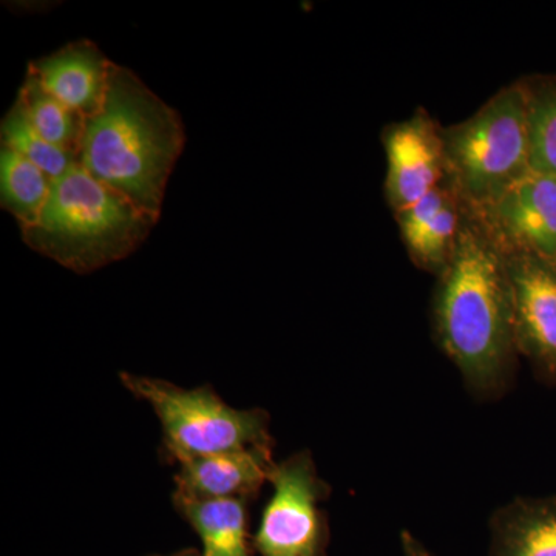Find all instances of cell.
Instances as JSON below:
<instances>
[{
    "mask_svg": "<svg viewBox=\"0 0 556 556\" xmlns=\"http://www.w3.org/2000/svg\"><path fill=\"white\" fill-rule=\"evenodd\" d=\"M433 325L468 393L495 401L510 390L519 354L506 263L468 207L455 251L439 276Z\"/></svg>",
    "mask_w": 556,
    "mask_h": 556,
    "instance_id": "6da1fadb",
    "label": "cell"
},
{
    "mask_svg": "<svg viewBox=\"0 0 556 556\" xmlns=\"http://www.w3.org/2000/svg\"><path fill=\"white\" fill-rule=\"evenodd\" d=\"M181 116L135 75L112 64L101 109L84 119L78 164L102 185L160 218L182 149Z\"/></svg>",
    "mask_w": 556,
    "mask_h": 556,
    "instance_id": "7a4b0ae2",
    "label": "cell"
},
{
    "mask_svg": "<svg viewBox=\"0 0 556 556\" xmlns=\"http://www.w3.org/2000/svg\"><path fill=\"white\" fill-rule=\"evenodd\" d=\"M156 222L75 164L51 179L39 217L21 232L33 251L76 274H90L134 254Z\"/></svg>",
    "mask_w": 556,
    "mask_h": 556,
    "instance_id": "3957f363",
    "label": "cell"
},
{
    "mask_svg": "<svg viewBox=\"0 0 556 556\" xmlns=\"http://www.w3.org/2000/svg\"><path fill=\"white\" fill-rule=\"evenodd\" d=\"M447 178L471 212L495 203L532 172L521 80L497 91L471 118L442 130Z\"/></svg>",
    "mask_w": 556,
    "mask_h": 556,
    "instance_id": "277c9868",
    "label": "cell"
},
{
    "mask_svg": "<svg viewBox=\"0 0 556 556\" xmlns=\"http://www.w3.org/2000/svg\"><path fill=\"white\" fill-rule=\"evenodd\" d=\"M121 382L148 402L163 427V456L170 464L189 457L255 447L274 448L270 417L262 408L237 409L214 388L186 390L166 380L121 372Z\"/></svg>",
    "mask_w": 556,
    "mask_h": 556,
    "instance_id": "5b68a950",
    "label": "cell"
},
{
    "mask_svg": "<svg viewBox=\"0 0 556 556\" xmlns=\"http://www.w3.org/2000/svg\"><path fill=\"white\" fill-rule=\"evenodd\" d=\"M270 495L252 547L262 556H327L329 521L321 504L331 485L318 475L308 450L294 453L270 470Z\"/></svg>",
    "mask_w": 556,
    "mask_h": 556,
    "instance_id": "8992f818",
    "label": "cell"
},
{
    "mask_svg": "<svg viewBox=\"0 0 556 556\" xmlns=\"http://www.w3.org/2000/svg\"><path fill=\"white\" fill-rule=\"evenodd\" d=\"M514 305L515 339L543 382L556 386V263L501 249Z\"/></svg>",
    "mask_w": 556,
    "mask_h": 556,
    "instance_id": "52a82bcc",
    "label": "cell"
},
{
    "mask_svg": "<svg viewBox=\"0 0 556 556\" xmlns=\"http://www.w3.org/2000/svg\"><path fill=\"white\" fill-rule=\"evenodd\" d=\"M501 249L556 263V178L532 170L479 212H471Z\"/></svg>",
    "mask_w": 556,
    "mask_h": 556,
    "instance_id": "ba28073f",
    "label": "cell"
},
{
    "mask_svg": "<svg viewBox=\"0 0 556 556\" xmlns=\"http://www.w3.org/2000/svg\"><path fill=\"white\" fill-rule=\"evenodd\" d=\"M383 146L388 203L396 214L447 181L442 130L426 113L393 124L386 131Z\"/></svg>",
    "mask_w": 556,
    "mask_h": 556,
    "instance_id": "9c48e42d",
    "label": "cell"
},
{
    "mask_svg": "<svg viewBox=\"0 0 556 556\" xmlns=\"http://www.w3.org/2000/svg\"><path fill=\"white\" fill-rule=\"evenodd\" d=\"M273 450L255 447L179 460L177 495L195 500H257L276 466Z\"/></svg>",
    "mask_w": 556,
    "mask_h": 556,
    "instance_id": "30bf717a",
    "label": "cell"
},
{
    "mask_svg": "<svg viewBox=\"0 0 556 556\" xmlns=\"http://www.w3.org/2000/svg\"><path fill=\"white\" fill-rule=\"evenodd\" d=\"M466 204L447 181L412 206L397 212L399 228L413 262L441 276L455 251Z\"/></svg>",
    "mask_w": 556,
    "mask_h": 556,
    "instance_id": "8fae6325",
    "label": "cell"
},
{
    "mask_svg": "<svg viewBox=\"0 0 556 556\" xmlns=\"http://www.w3.org/2000/svg\"><path fill=\"white\" fill-rule=\"evenodd\" d=\"M112 64L97 43L78 40L30 62L28 73L58 101L86 119L104 102Z\"/></svg>",
    "mask_w": 556,
    "mask_h": 556,
    "instance_id": "7c38bea8",
    "label": "cell"
},
{
    "mask_svg": "<svg viewBox=\"0 0 556 556\" xmlns=\"http://www.w3.org/2000/svg\"><path fill=\"white\" fill-rule=\"evenodd\" d=\"M489 556H556V496H518L493 511Z\"/></svg>",
    "mask_w": 556,
    "mask_h": 556,
    "instance_id": "4fadbf2b",
    "label": "cell"
},
{
    "mask_svg": "<svg viewBox=\"0 0 556 556\" xmlns=\"http://www.w3.org/2000/svg\"><path fill=\"white\" fill-rule=\"evenodd\" d=\"M179 517L189 522L203 543L204 556H252L249 501L195 500L174 493Z\"/></svg>",
    "mask_w": 556,
    "mask_h": 556,
    "instance_id": "5bb4252c",
    "label": "cell"
},
{
    "mask_svg": "<svg viewBox=\"0 0 556 556\" xmlns=\"http://www.w3.org/2000/svg\"><path fill=\"white\" fill-rule=\"evenodd\" d=\"M51 178L9 148L0 152V203L20 226L36 222L49 197Z\"/></svg>",
    "mask_w": 556,
    "mask_h": 556,
    "instance_id": "9a60e30c",
    "label": "cell"
},
{
    "mask_svg": "<svg viewBox=\"0 0 556 556\" xmlns=\"http://www.w3.org/2000/svg\"><path fill=\"white\" fill-rule=\"evenodd\" d=\"M17 101L21 102L22 109L27 113L28 119L40 137L78 159V148L84 130V118L79 113L73 112L67 105L58 101L30 73H27L24 86L17 94Z\"/></svg>",
    "mask_w": 556,
    "mask_h": 556,
    "instance_id": "2e32d148",
    "label": "cell"
},
{
    "mask_svg": "<svg viewBox=\"0 0 556 556\" xmlns=\"http://www.w3.org/2000/svg\"><path fill=\"white\" fill-rule=\"evenodd\" d=\"M529 118L530 166L556 178V75L521 80Z\"/></svg>",
    "mask_w": 556,
    "mask_h": 556,
    "instance_id": "e0dca14e",
    "label": "cell"
},
{
    "mask_svg": "<svg viewBox=\"0 0 556 556\" xmlns=\"http://www.w3.org/2000/svg\"><path fill=\"white\" fill-rule=\"evenodd\" d=\"M0 130L3 148L21 153L24 159L46 172L51 179L60 178L78 164V159L73 153L65 152L40 137L17 100L3 118Z\"/></svg>",
    "mask_w": 556,
    "mask_h": 556,
    "instance_id": "ac0fdd59",
    "label": "cell"
},
{
    "mask_svg": "<svg viewBox=\"0 0 556 556\" xmlns=\"http://www.w3.org/2000/svg\"><path fill=\"white\" fill-rule=\"evenodd\" d=\"M402 556H431L430 552L424 547V544L413 536L412 533L404 530L401 535Z\"/></svg>",
    "mask_w": 556,
    "mask_h": 556,
    "instance_id": "d6986e66",
    "label": "cell"
},
{
    "mask_svg": "<svg viewBox=\"0 0 556 556\" xmlns=\"http://www.w3.org/2000/svg\"><path fill=\"white\" fill-rule=\"evenodd\" d=\"M148 556H204V554H200L195 548H185V551L175 552V554L170 555H148Z\"/></svg>",
    "mask_w": 556,
    "mask_h": 556,
    "instance_id": "ffe728a7",
    "label": "cell"
}]
</instances>
